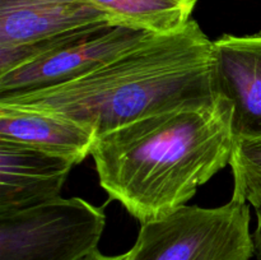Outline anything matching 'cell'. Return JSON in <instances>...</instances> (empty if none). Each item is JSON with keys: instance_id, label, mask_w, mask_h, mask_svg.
Masks as SVG:
<instances>
[{"instance_id": "obj_5", "label": "cell", "mask_w": 261, "mask_h": 260, "mask_svg": "<svg viewBox=\"0 0 261 260\" xmlns=\"http://www.w3.org/2000/svg\"><path fill=\"white\" fill-rule=\"evenodd\" d=\"M106 23L115 22L86 0H0V74Z\"/></svg>"}, {"instance_id": "obj_13", "label": "cell", "mask_w": 261, "mask_h": 260, "mask_svg": "<svg viewBox=\"0 0 261 260\" xmlns=\"http://www.w3.org/2000/svg\"><path fill=\"white\" fill-rule=\"evenodd\" d=\"M83 260H127V252L121 255H114V256H109V255H103L97 250L93 254H91L89 256H87Z\"/></svg>"}, {"instance_id": "obj_11", "label": "cell", "mask_w": 261, "mask_h": 260, "mask_svg": "<svg viewBox=\"0 0 261 260\" xmlns=\"http://www.w3.org/2000/svg\"><path fill=\"white\" fill-rule=\"evenodd\" d=\"M233 194L254 208L261 205V139L236 140L231 162Z\"/></svg>"}, {"instance_id": "obj_4", "label": "cell", "mask_w": 261, "mask_h": 260, "mask_svg": "<svg viewBox=\"0 0 261 260\" xmlns=\"http://www.w3.org/2000/svg\"><path fill=\"white\" fill-rule=\"evenodd\" d=\"M106 226L103 211L82 198H58L0 213V260H83Z\"/></svg>"}, {"instance_id": "obj_3", "label": "cell", "mask_w": 261, "mask_h": 260, "mask_svg": "<svg viewBox=\"0 0 261 260\" xmlns=\"http://www.w3.org/2000/svg\"><path fill=\"white\" fill-rule=\"evenodd\" d=\"M250 204L232 195L217 208L182 205L142 223L127 260H250Z\"/></svg>"}, {"instance_id": "obj_10", "label": "cell", "mask_w": 261, "mask_h": 260, "mask_svg": "<svg viewBox=\"0 0 261 260\" xmlns=\"http://www.w3.org/2000/svg\"><path fill=\"white\" fill-rule=\"evenodd\" d=\"M117 24L168 33L188 24L198 0H86Z\"/></svg>"}, {"instance_id": "obj_6", "label": "cell", "mask_w": 261, "mask_h": 260, "mask_svg": "<svg viewBox=\"0 0 261 260\" xmlns=\"http://www.w3.org/2000/svg\"><path fill=\"white\" fill-rule=\"evenodd\" d=\"M153 35L117 23L94 25L56 50L0 74V98L70 83L97 70Z\"/></svg>"}, {"instance_id": "obj_8", "label": "cell", "mask_w": 261, "mask_h": 260, "mask_svg": "<svg viewBox=\"0 0 261 260\" xmlns=\"http://www.w3.org/2000/svg\"><path fill=\"white\" fill-rule=\"evenodd\" d=\"M74 166L64 158L0 139V213L60 198Z\"/></svg>"}, {"instance_id": "obj_12", "label": "cell", "mask_w": 261, "mask_h": 260, "mask_svg": "<svg viewBox=\"0 0 261 260\" xmlns=\"http://www.w3.org/2000/svg\"><path fill=\"white\" fill-rule=\"evenodd\" d=\"M256 212V228L252 233V239H254V247H255V255L259 260H261V205L255 208Z\"/></svg>"}, {"instance_id": "obj_9", "label": "cell", "mask_w": 261, "mask_h": 260, "mask_svg": "<svg viewBox=\"0 0 261 260\" xmlns=\"http://www.w3.org/2000/svg\"><path fill=\"white\" fill-rule=\"evenodd\" d=\"M0 139L79 165L92 153L97 135L61 115L0 103Z\"/></svg>"}, {"instance_id": "obj_2", "label": "cell", "mask_w": 261, "mask_h": 260, "mask_svg": "<svg viewBox=\"0 0 261 260\" xmlns=\"http://www.w3.org/2000/svg\"><path fill=\"white\" fill-rule=\"evenodd\" d=\"M217 99L213 41L191 19L173 32L153 33L83 78L3 97L0 103L61 115L99 137L150 115Z\"/></svg>"}, {"instance_id": "obj_1", "label": "cell", "mask_w": 261, "mask_h": 260, "mask_svg": "<svg viewBox=\"0 0 261 260\" xmlns=\"http://www.w3.org/2000/svg\"><path fill=\"white\" fill-rule=\"evenodd\" d=\"M231 106L218 99L143 117L97 137L99 185L140 223L185 205L229 165Z\"/></svg>"}, {"instance_id": "obj_7", "label": "cell", "mask_w": 261, "mask_h": 260, "mask_svg": "<svg viewBox=\"0 0 261 260\" xmlns=\"http://www.w3.org/2000/svg\"><path fill=\"white\" fill-rule=\"evenodd\" d=\"M214 82L231 106L236 140L261 139V33L213 41Z\"/></svg>"}]
</instances>
